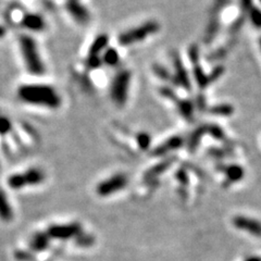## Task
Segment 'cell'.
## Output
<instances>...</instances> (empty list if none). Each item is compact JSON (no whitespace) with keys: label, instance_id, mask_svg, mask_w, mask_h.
Masks as SVG:
<instances>
[{"label":"cell","instance_id":"obj_5","mask_svg":"<svg viewBox=\"0 0 261 261\" xmlns=\"http://www.w3.org/2000/svg\"><path fill=\"white\" fill-rule=\"evenodd\" d=\"M46 233L50 239L66 241L70 239L78 238V236L83 233V229L81 223H77V222L53 224V226H50L48 228Z\"/></svg>","mask_w":261,"mask_h":261},{"label":"cell","instance_id":"obj_11","mask_svg":"<svg viewBox=\"0 0 261 261\" xmlns=\"http://www.w3.org/2000/svg\"><path fill=\"white\" fill-rule=\"evenodd\" d=\"M109 45V37L106 34H100L95 37V39L90 44L87 57H101V54L108 48Z\"/></svg>","mask_w":261,"mask_h":261},{"label":"cell","instance_id":"obj_16","mask_svg":"<svg viewBox=\"0 0 261 261\" xmlns=\"http://www.w3.org/2000/svg\"><path fill=\"white\" fill-rule=\"evenodd\" d=\"M77 243L80 245H84V246H88L90 244H93L94 243V238L92 235H85V234H81L80 236L77 238Z\"/></svg>","mask_w":261,"mask_h":261},{"label":"cell","instance_id":"obj_14","mask_svg":"<svg viewBox=\"0 0 261 261\" xmlns=\"http://www.w3.org/2000/svg\"><path fill=\"white\" fill-rule=\"evenodd\" d=\"M101 60H102V63L113 66L119 62V53L114 48L108 47L104 51V53L101 54Z\"/></svg>","mask_w":261,"mask_h":261},{"label":"cell","instance_id":"obj_15","mask_svg":"<svg viewBox=\"0 0 261 261\" xmlns=\"http://www.w3.org/2000/svg\"><path fill=\"white\" fill-rule=\"evenodd\" d=\"M13 130V123L7 115L0 114V136H7Z\"/></svg>","mask_w":261,"mask_h":261},{"label":"cell","instance_id":"obj_7","mask_svg":"<svg viewBox=\"0 0 261 261\" xmlns=\"http://www.w3.org/2000/svg\"><path fill=\"white\" fill-rule=\"evenodd\" d=\"M153 32V25L151 24H144L138 27L130 28L126 32L120 34L119 36V44L122 46H129L135 44L137 41L143 40L145 37Z\"/></svg>","mask_w":261,"mask_h":261},{"label":"cell","instance_id":"obj_6","mask_svg":"<svg viewBox=\"0 0 261 261\" xmlns=\"http://www.w3.org/2000/svg\"><path fill=\"white\" fill-rule=\"evenodd\" d=\"M126 185V175L122 173H117L114 175H111L110 178L101 181L100 183L96 186V193L97 195L100 197H108L113 195L115 193H118L121 190H123Z\"/></svg>","mask_w":261,"mask_h":261},{"label":"cell","instance_id":"obj_4","mask_svg":"<svg viewBox=\"0 0 261 261\" xmlns=\"http://www.w3.org/2000/svg\"><path fill=\"white\" fill-rule=\"evenodd\" d=\"M131 74L127 71H121L113 77L110 86V97L117 106H123L127 100Z\"/></svg>","mask_w":261,"mask_h":261},{"label":"cell","instance_id":"obj_17","mask_svg":"<svg viewBox=\"0 0 261 261\" xmlns=\"http://www.w3.org/2000/svg\"><path fill=\"white\" fill-rule=\"evenodd\" d=\"M7 36V27L0 24V39H3Z\"/></svg>","mask_w":261,"mask_h":261},{"label":"cell","instance_id":"obj_10","mask_svg":"<svg viewBox=\"0 0 261 261\" xmlns=\"http://www.w3.org/2000/svg\"><path fill=\"white\" fill-rule=\"evenodd\" d=\"M233 224L236 229L261 238V223L257 220L244 216H238L233 219Z\"/></svg>","mask_w":261,"mask_h":261},{"label":"cell","instance_id":"obj_19","mask_svg":"<svg viewBox=\"0 0 261 261\" xmlns=\"http://www.w3.org/2000/svg\"><path fill=\"white\" fill-rule=\"evenodd\" d=\"M66 1H70V0H66Z\"/></svg>","mask_w":261,"mask_h":261},{"label":"cell","instance_id":"obj_1","mask_svg":"<svg viewBox=\"0 0 261 261\" xmlns=\"http://www.w3.org/2000/svg\"><path fill=\"white\" fill-rule=\"evenodd\" d=\"M16 97L23 104L48 110H57L62 106L61 95L51 85L45 83L22 84L16 89Z\"/></svg>","mask_w":261,"mask_h":261},{"label":"cell","instance_id":"obj_3","mask_svg":"<svg viewBox=\"0 0 261 261\" xmlns=\"http://www.w3.org/2000/svg\"><path fill=\"white\" fill-rule=\"evenodd\" d=\"M46 180V174L40 168H29L23 172L11 174L7 184L11 190H22L25 187L37 186Z\"/></svg>","mask_w":261,"mask_h":261},{"label":"cell","instance_id":"obj_18","mask_svg":"<svg viewBox=\"0 0 261 261\" xmlns=\"http://www.w3.org/2000/svg\"><path fill=\"white\" fill-rule=\"evenodd\" d=\"M247 261H261L260 259H256V258H252L250 260H247Z\"/></svg>","mask_w":261,"mask_h":261},{"label":"cell","instance_id":"obj_12","mask_svg":"<svg viewBox=\"0 0 261 261\" xmlns=\"http://www.w3.org/2000/svg\"><path fill=\"white\" fill-rule=\"evenodd\" d=\"M14 218L13 208L9 202L7 194L0 188V220L3 222H11Z\"/></svg>","mask_w":261,"mask_h":261},{"label":"cell","instance_id":"obj_8","mask_svg":"<svg viewBox=\"0 0 261 261\" xmlns=\"http://www.w3.org/2000/svg\"><path fill=\"white\" fill-rule=\"evenodd\" d=\"M65 11L72 17V20L75 21L77 24L85 25L89 23L92 15L86 5L83 4L80 0H70L65 2Z\"/></svg>","mask_w":261,"mask_h":261},{"label":"cell","instance_id":"obj_9","mask_svg":"<svg viewBox=\"0 0 261 261\" xmlns=\"http://www.w3.org/2000/svg\"><path fill=\"white\" fill-rule=\"evenodd\" d=\"M21 26L32 33L44 32L47 27L45 17L36 12H26L21 17Z\"/></svg>","mask_w":261,"mask_h":261},{"label":"cell","instance_id":"obj_13","mask_svg":"<svg viewBox=\"0 0 261 261\" xmlns=\"http://www.w3.org/2000/svg\"><path fill=\"white\" fill-rule=\"evenodd\" d=\"M49 240L50 238L47 233L38 232L33 235L31 240V247L35 252H42L46 251L48 246H49Z\"/></svg>","mask_w":261,"mask_h":261},{"label":"cell","instance_id":"obj_2","mask_svg":"<svg viewBox=\"0 0 261 261\" xmlns=\"http://www.w3.org/2000/svg\"><path fill=\"white\" fill-rule=\"evenodd\" d=\"M17 44L27 73L34 76L44 75L46 73V65L36 39L28 34H22L17 38Z\"/></svg>","mask_w":261,"mask_h":261}]
</instances>
